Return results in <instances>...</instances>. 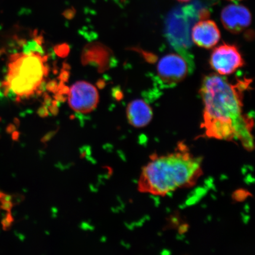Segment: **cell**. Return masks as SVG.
Wrapping results in <instances>:
<instances>
[{"label":"cell","instance_id":"1","mask_svg":"<svg viewBox=\"0 0 255 255\" xmlns=\"http://www.w3.org/2000/svg\"><path fill=\"white\" fill-rule=\"evenodd\" d=\"M251 82L244 78L232 82L216 73L204 78L200 94L204 106L202 127L207 136L237 140L248 150L254 148V121L244 114L243 103L245 92Z\"/></svg>","mask_w":255,"mask_h":255},{"label":"cell","instance_id":"2","mask_svg":"<svg viewBox=\"0 0 255 255\" xmlns=\"http://www.w3.org/2000/svg\"><path fill=\"white\" fill-rule=\"evenodd\" d=\"M179 146L170 154L151 155L138 181L141 192L164 196L196 184L203 174L202 161Z\"/></svg>","mask_w":255,"mask_h":255},{"label":"cell","instance_id":"3","mask_svg":"<svg viewBox=\"0 0 255 255\" xmlns=\"http://www.w3.org/2000/svg\"><path fill=\"white\" fill-rule=\"evenodd\" d=\"M46 62V57L40 53L12 54L2 82L4 95L20 101L38 93L47 75Z\"/></svg>","mask_w":255,"mask_h":255},{"label":"cell","instance_id":"4","mask_svg":"<svg viewBox=\"0 0 255 255\" xmlns=\"http://www.w3.org/2000/svg\"><path fill=\"white\" fill-rule=\"evenodd\" d=\"M193 71L190 55L170 53L162 57L157 67L156 80L162 88L174 87Z\"/></svg>","mask_w":255,"mask_h":255},{"label":"cell","instance_id":"5","mask_svg":"<svg viewBox=\"0 0 255 255\" xmlns=\"http://www.w3.org/2000/svg\"><path fill=\"white\" fill-rule=\"evenodd\" d=\"M210 64L220 75H230L245 65L240 51L234 44L223 43L213 50Z\"/></svg>","mask_w":255,"mask_h":255},{"label":"cell","instance_id":"6","mask_svg":"<svg viewBox=\"0 0 255 255\" xmlns=\"http://www.w3.org/2000/svg\"><path fill=\"white\" fill-rule=\"evenodd\" d=\"M68 95L70 107L81 114H88L94 111L100 100L97 89L86 81L76 82L70 89Z\"/></svg>","mask_w":255,"mask_h":255},{"label":"cell","instance_id":"7","mask_svg":"<svg viewBox=\"0 0 255 255\" xmlns=\"http://www.w3.org/2000/svg\"><path fill=\"white\" fill-rule=\"evenodd\" d=\"M221 21L223 26L232 34L241 33L251 24L250 9L241 4H229L222 9Z\"/></svg>","mask_w":255,"mask_h":255},{"label":"cell","instance_id":"8","mask_svg":"<svg viewBox=\"0 0 255 255\" xmlns=\"http://www.w3.org/2000/svg\"><path fill=\"white\" fill-rule=\"evenodd\" d=\"M221 35L218 25L211 20H201L194 25L191 30V39L196 45L210 49L216 45Z\"/></svg>","mask_w":255,"mask_h":255},{"label":"cell","instance_id":"9","mask_svg":"<svg viewBox=\"0 0 255 255\" xmlns=\"http://www.w3.org/2000/svg\"><path fill=\"white\" fill-rule=\"evenodd\" d=\"M128 121L135 128H143L150 123L153 116L151 108L144 101L133 100L127 108Z\"/></svg>","mask_w":255,"mask_h":255},{"label":"cell","instance_id":"10","mask_svg":"<svg viewBox=\"0 0 255 255\" xmlns=\"http://www.w3.org/2000/svg\"><path fill=\"white\" fill-rule=\"evenodd\" d=\"M14 219L12 218L10 213L8 212L7 214L5 215V218L2 220L1 224L2 225L3 229L4 231H7L9 228L11 227Z\"/></svg>","mask_w":255,"mask_h":255},{"label":"cell","instance_id":"11","mask_svg":"<svg viewBox=\"0 0 255 255\" xmlns=\"http://www.w3.org/2000/svg\"><path fill=\"white\" fill-rule=\"evenodd\" d=\"M1 208L3 210H6L8 212H10V210L12 209V206H13V204H12V202H8V201H2Z\"/></svg>","mask_w":255,"mask_h":255},{"label":"cell","instance_id":"12","mask_svg":"<svg viewBox=\"0 0 255 255\" xmlns=\"http://www.w3.org/2000/svg\"><path fill=\"white\" fill-rule=\"evenodd\" d=\"M177 1L183 2H186L191 1V0H177Z\"/></svg>","mask_w":255,"mask_h":255}]
</instances>
